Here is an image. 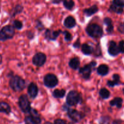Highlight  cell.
<instances>
[{
  "label": "cell",
  "mask_w": 124,
  "mask_h": 124,
  "mask_svg": "<svg viewBox=\"0 0 124 124\" xmlns=\"http://www.w3.org/2000/svg\"><path fill=\"white\" fill-rule=\"evenodd\" d=\"M25 81L19 76H13L11 77L9 81L10 88L15 92H20L25 87Z\"/></svg>",
  "instance_id": "1"
},
{
  "label": "cell",
  "mask_w": 124,
  "mask_h": 124,
  "mask_svg": "<svg viewBox=\"0 0 124 124\" xmlns=\"http://www.w3.org/2000/svg\"><path fill=\"white\" fill-rule=\"evenodd\" d=\"M88 35L93 38H98L103 35V30L99 25L96 24H89L86 28Z\"/></svg>",
  "instance_id": "2"
},
{
  "label": "cell",
  "mask_w": 124,
  "mask_h": 124,
  "mask_svg": "<svg viewBox=\"0 0 124 124\" xmlns=\"http://www.w3.org/2000/svg\"><path fill=\"white\" fill-rule=\"evenodd\" d=\"M15 35V28L10 25L3 27L0 30V41H4L12 39Z\"/></svg>",
  "instance_id": "3"
},
{
  "label": "cell",
  "mask_w": 124,
  "mask_h": 124,
  "mask_svg": "<svg viewBox=\"0 0 124 124\" xmlns=\"http://www.w3.org/2000/svg\"><path fill=\"white\" fill-rule=\"evenodd\" d=\"M82 101L80 93L75 90H72L69 92L66 97V103L68 105L73 106L80 103Z\"/></svg>",
  "instance_id": "4"
},
{
  "label": "cell",
  "mask_w": 124,
  "mask_h": 124,
  "mask_svg": "<svg viewBox=\"0 0 124 124\" xmlns=\"http://www.w3.org/2000/svg\"><path fill=\"white\" fill-rule=\"evenodd\" d=\"M18 105L22 111L24 113H29L31 107H30V103L28 99L27 96L26 94H23L20 96L18 99Z\"/></svg>",
  "instance_id": "5"
},
{
  "label": "cell",
  "mask_w": 124,
  "mask_h": 124,
  "mask_svg": "<svg viewBox=\"0 0 124 124\" xmlns=\"http://www.w3.org/2000/svg\"><path fill=\"white\" fill-rule=\"evenodd\" d=\"M58 83L57 76L53 74H47L44 78V84L48 88H53Z\"/></svg>",
  "instance_id": "6"
},
{
  "label": "cell",
  "mask_w": 124,
  "mask_h": 124,
  "mask_svg": "<svg viewBox=\"0 0 124 124\" xmlns=\"http://www.w3.org/2000/svg\"><path fill=\"white\" fill-rule=\"evenodd\" d=\"M46 61V56L44 53H36L32 58V62L34 65L37 67H41L44 64Z\"/></svg>",
  "instance_id": "7"
},
{
  "label": "cell",
  "mask_w": 124,
  "mask_h": 124,
  "mask_svg": "<svg viewBox=\"0 0 124 124\" xmlns=\"http://www.w3.org/2000/svg\"><path fill=\"white\" fill-rule=\"evenodd\" d=\"M68 115L69 118L75 122H79L84 117L82 113L74 109H69L68 110Z\"/></svg>",
  "instance_id": "8"
},
{
  "label": "cell",
  "mask_w": 124,
  "mask_h": 124,
  "mask_svg": "<svg viewBox=\"0 0 124 124\" xmlns=\"http://www.w3.org/2000/svg\"><path fill=\"white\" fill-rule=\"evenodd\" d=\"M92 67L90 64L85 65L79 70V73L85 79H88L91 76Z\"/></svg>",
  "instance_id": "9"
},
{
  "label": "cell",
  "mask_w": 124,
  "mask_h": 124,
  "mask_svg": "<svg viewBox=\"0 0 124 124\" xmlns=\"http://www.w3.org/2000/svg\"><path fill=\"white\" fill-rule=\"evenodd\" d=\"M27 92L30 98L32 99H35L38 93V88L36 84H35L34 82H31L28 86Z\"/></svg>",
  "instance_id": "10"
},
{
  "label": "cell",
  "mask_w": 124,
  "mask_h": 124,
  "mask_svg": "<svg viewBox=\"0 0 124 124\" xmlns=\"http://www.w3.org/2000/svg\"><path fill=\"white\" fill-rule=\"evenodd\" d=\"M108 51L109 54H110V55L113 56H117L119 53H120L119 50V47H118V46L117 45L116 42H114V41H111L109 42Z\"/></svg>",
  "instance_id": "11"
},
{
  "label": "cell",
  "mask_w": 124,
  "mask_h": 124,
  "mask_svg": "<svg viewBox=\"0 0 124 124\" xmlns=\"http://www.w3.org/2000/svg\"><path fill=\"white\" fill-rule=\"evenodd\" d=\"M61 32L62 31L60 30L53 31V30H51L50 29H47L44 33V36L47 39L52 41V40H55L56 38L59 36Z\"/></svg>",
  "instance_id": "12"
},
{
  "label": "cell",
  "mask_w": 124,
  "mask_h": 124,
  "mask_svg": "<svg viewBox=\"0 0 124 124\" xmlns=\"http://www.w3.org/2000/svg\"><path fill=\"white\" fill-rule=\"evenodd\" d=\"M29 113L30 114L29 116L31 117V119L34 122H36V124H40L41 122V117H40V115L35 109L31 108Z\"/></svg>",
  "instance_id": "13"
},
{
  "label": "cell",
  "mask_w": 124,
  "mask_h": 124,
  "mask_svg": "<svg viewBox=\"0 0 124 124\" xmlns=\"http://www.w3.org/2000/svg\"><path fill=\"white\" fill-rule=\"evenodd\" d=\"M64 25L66 27L69 28V29H71L74 27L76 25V21H75V19L74 17L69 16L66 18V19L64 21Z\"/></svg>",
  "instance_id": "14"
},
{
  "label": "cell",
  "mask_w": 124,
  "mask_h": 124,
  "mask_svg": "<svg viewBox=\"0 0 124 124\" xmlns=\"http://www.w3.org/2000/svg\"><path fill=\"white\" fill-rule=\"evenodd\" d=\"M98 7H97V5L94 4L92 6L90 7L89 8H85L84 10V13L87 16H90L93 15L94 13H96V12H98Z\"/></svg>",
  "instance_id": "15"
},
{
  "label": "cell",
  "mask_w": 124,
  "mask_h": 124,
  "mask_svg": "<svg viewBox=\"0 0 124 124\" xmlns=\"http://www.w3.org/2000/svg\"><path fill=\"white\" fill-rule=\"evenodd\" d=\"M113 81H108L107 85L110 87H114L120 84V76L117 74H114L113 76Z\"/></svg>",
  "instance_id": "16"
},
{
  "label": "cell",
  "mask_w": 124,
  "mask_h": 124,
  "mask_svg": "<svg viewBox=\"0 0 124 124\" xmlns=\"http://www.w3.org/2000/svg\"><path fill=\"white\" fill-rule=\"evenodd\" d=\"M97 71L98 75H101V76H105L108 73L109 67L108 65H105V64H102L97 68Z\"/></svg>",
  "instance_id": "17"
},
{
  "label": "cell",
  "mask_w": 124,
  "mask_h": 124,
  "mask_svg": "<svg viewBox=\"0 0 124 124\" xmlns=\"http://www.w3.org/2000/svg\"><path fill=\"white\" fill-rule=\"evenodd\" d=\"M11 111V108L7 103L0 102V112L6 114H9Z\"/></svg>",
  "instance_id": "18"
},
{
  "label": "cell",
  "mask_w": 124,
  "mask_h": 124,
  "mask_svg": "<svg viewBox=\"0 0 124 124\" xmlns=\"http://www.w3.org/2000/svg\"><path fill=\"white\" fill-rule=\"evenodd\" d=\"M103 22H104V24L106 25L107 32L109 33H111L113 31V29H114L113 21H112L111 19L109 18H105L103 20Z\"/></svg>",
  "instance_id": "19"
},
{
  "label": "cell",
  "mask_w": 124,
  "mask_h": 124,
  "mask_svg": "<svg viewBox=\"0 0 124 124\" xmlns=\"http://www.w3.org/2000/svg\"><path fill=\"white\" fill-rule=\"evenodd\" d=\"M93 48L88 44L85 43L81 46V52H83L84 54L89 55L93 52Z\"/></svg>",
  "instance_id": "20"
},
{
  "label": "cell",
  "mask_w": 124,
  "mask_h": 124,
  "mask_svg": "<svg viewBox=\"0 0 124 124\" xmlns=\"http://www.w3.org/2000/svg\"><path fill=\"white\" fill-rule=\"evenodd\" d=\"M69 65L72 69L77 70L79 69V66H80V59L78 58H72L69 61Z\"/></svg>",
  "instance_id": "21"
},
{
  "label": "cell",
  "mask_w": 124,
  "mask_h": 124,
  "mask_svg": "<svg viewBox=\"0 0 124 124\" xmlns=\"http://www.w3.org/2000/svg\"><path fill=\"white\" fill-rule=\"evenodd\" d=\"M122 99L120 98H119V97H117V98H114V99L111 101L110 102H109V104H110L111 106H115L118 108H120L122 107Z\"/></svg>",
  "instance_id": "22"
},
{
  "label": "cell",
  "mask_w": 124,
  "mask_h": 124,
  "mask_svg": "<svg viewBox=\"0 0 124 124\" xmlns=\"http://www.w3.org/2000/svg\"><path fill=\"white\" fill-rule=\"evenodd\" d=\"M66 94V91L64 89L58 90L56 89L52 93V95L55 98H62Z\"/></svg>",
  "instance_id": "23"
},
{
  "label": "cell",
  "mask_w": 124,
  "mask_h": 124,
  "mask_svg": "<svg viewBox=\"0 0 124 124\" xmlns=\"http://www.w3.org/2000/svg\"><path fill=\"white\" fill-rule=\"evenodd\" d=\"M109 10L111 11V12H115V13H116L120 14V13H122L123 11H124V8H122V7H118V6L112 4V5H111L110 7H109Z\"/></svg>",
  "instance_id": "24"
},
{
  "label": "cell",
  "mask_w": 124,
  "mask_h": 124,
  "mask_svg": "<svg viewBox=\"0 0 124 124\" xmlns=\"http://www.w3.org/2000/svg\"><path fill=\"white\" fill-rule=\"evenodd\" d=\"M99 94L102 99H106L109 98V96H110V93L106 88H102L100 90Z\"/></svg>",
  "instance_id": "25"
},
{
  "label": "cell",
  "mask_w": 124,
  "mask_h": 124,
  "mask_svg": "<svg viewBox=\"0 0 124 124\" xmlns=\"http://www.w3.org/2000/svg\"><path fill=\"white\" fill-rule=\"evenodd\" d=\"M63 2L64 7L68 10L72 9L75 5L74 2L72 0H66V1H63Z\"/></svg>",
  "instance_id": "26"
},
{
  "label": "cell",
  "mask_w": 124,
  "mask_h": 124,
  "mask_svg": "<svg viewBox=\"0 0 124 124\" xmlns=\"http://www.w3.org/2000/svg\"><path fill=\"white\" fill-rule=\"evenodd\" d=\"M23 10V7L21 5L18 4L15 7L14 9L13 10V13L12 14V16H15L16 15L19 14V13H21Z\"/></svg>",
  "instance_id": "27"
},
{
  "label": "cell",
  "mask_w": 124,
  "mask_h": 124,
  "mask_svg": "<svg viewBox=\"0 0 124 124\" xmlns=\"http://www.w3.org/2000/svg\"><path fill=\"white\" fill-rule=\"evenodd\" d=\"M13 27L16 28V29H18V30H20L23 27V24H22L21 22L19 20H15L13 21Z\"/></svg>",
  "instance_id": "28"
},
{
  "label": "cell",
  "mask_w": 124,
  "mask_h": 124,
  "mask_svg": "<svg viewBox=\"0 0 124 124\" xmlns=\"http://www.w3.org/2000/svg\"><path fill=\"white\" fill-rule=\"evenodd\" d=\"M113 4L123 8L124 7V0H115L113 1Z\"/></svg>",
  "instance_id": "29"
},
{
  "label": "cell",
  "mask_w": 124,
  "mask_h": 124,
  "mask_svg": "<svg viewBox=\"0 0 124 124\" xmlns=\"http://www.w3.org/2000/svg\"><path fill=\"white\" fill-rule=\"evenodd\" d=\"M63 34H64V38H65V40L66 41H70L71 40L72 38V36L71 34L69 32V31H63Z\"/></svg>",
  "instance_id": "30"
},
{
  "label": "cell",
  "mask_w": 124,
  "mask_h": 124,
  "mask_svg": "<svg viewBox=\"0 0 124 124\" xmlns=\"http://www.w3.org/2000/svg\"><path fill=\"white\" fill-rule=\"evenodd\" d=\"M118 47H119V50L120 53H124V41L122 40L119 42V45H118Z\"/></svg>",
  "instance_id": "31"
},
{
  "label": "cell",
  "mask_w": 124,
  "mask_h": 124,
  "mask_svg": "<svg viewBox=\"0 0 124 124\" xmlns=\"http://www.w3.org/2000/svg\"><path fill=\"white\" fill-rule=\"evenodd\" d=\"M26 124H37L35 122H34L30 116H26L25 118Z\"/></svg>",
  "instance_id": "32"
},
{
  "label": "cell",
  "mask_w": 124,
  "mask_h": 124,
  "mask_svg": "<svg viewBox=\"0 0 124 124\" xmlns=\"http://www.w3.org/2000/svg\"><path fill=\"white\" fill-rule=\"evenodd\" d=\"M36 27L37 28L38 30H43V29H44L43 25L42 23H41L39 20H36Z\"/></svg>",
  "instance_id": "33"
},
{
  "label": "cell",
  "mask_w": 124,
  "mask_h": 124,
  "mask_svg": "<svg viewBox=\"0 0 124 124\" xmlns=\"http://www.w3.org/2000/svg\"><path fill=\"white\" fill-rule=\"evenodd\" d=\"M109 118L108 117H103L101 119L100 124H109Z\"/></svg>",
  "instance_id": "34"
},
{
  "label": "cell",
  "mask_w": 124,
  "mask_h": 124,
  "mask_svg": "<svg viewBox=\"0 0 124 124\" xmlns=\"http://www.w3.org/2000/svg\"><path fill=\"white\" fill-rule=\"evenodd\" d=\"M53 124H66V122L64 120L61 119H56L54 121V123Z\"/></svg>",
  "instance_id": "35"
},
{
  "label": "cell",
  "mask_w": 124,
  "mask_h": 124,
  "mask_svg": "<svg viewBox=\"0 0 124 124\" xmlns=\"http://www.w3.org/2000/svg\"><path fill=\"white\" fill-rule=\"evenodd\" d=\"M73 46H74V47H75V48H79L80 46V40L79 39H77L76 41H75V42L74 43V44H73Z\"/></svg>",
  "instance_id": "36"
},
{
  "label": "cell",
  "mask_w": 124,
  "mask_h": 124,
  "mask_svg": "<svg viewBox=\"0 0 124 124\" xmlns=\"http://www.w3.org/2000/svg\"><path fill=\"white\" fill-rule=\"evenodd\" d=\"M119 30L120 32L124 33V25H120L119 27Z\"/></svg>",
  "instance_id": "37"
},
{
  "label": "cell",
  "mask_w": 124,
  "mask_h": 124,
  "mask_svg": "<svg viewBox=\"0 0 124 124\" xmlns=\"http://www.w3.org/2000/svg\"><path fill=\"white\" fill-rule=\"evenodd\" d=\"M122 124V121L121 120H115V121H113V124Z\"/></svg>",
  "instance_id": "38"
},
{
  "label": "cell",
  "mask_w": 124,
  "mask_h": 124,
  "mask_svg": "<svg viewBox=\"0 0 124 124\" xmlns=\"http://www.w3.org/2000/svg\"><path fill=\"white\" fill-rule=\"evenodd\" d=\"M60 2H61V1H52V2H53V4H59Z\"/></svg>",
  "instance_id": "39"
},
{
  "label": "cell",
  "mask_w": 124,
  "mask_h": 124,
  "mask_svg": "<svg viewBox=\"0 0 124 124\" xmlns=\"http://www.w3.org/2000/svg\"><path fill=\"white\" fill-rule=\"evenodd\" d=\"M2 63V56H1V55L0 54V64Z\"/></svg>",
  "instance_id": "40"
},
{
  "label": "cell",
  "mask_w": 124,
  "mask_h": 124,
  "mask_svg": "<svg viewBox=\"0 0 124 124\" xmlns=\"http://www.w3.org/2000/svg\"><path fill=\"white\" fill-rule=\"evenodd\" d=\"M44 124H52L51 123V122H46Z\"/></svg>",
  "instance_id": "41"
},
{
  "label": "cell",
  "mask_w": 124,
  "mask_h": 124,
  "mask_svg": "<svg viewBox=\"0 0 124 124\" xmlns=\"http://www.w3.org/2000/svg\"><path fill=\"white\" fill-rule=\"evenodd\" d=\"M123 92H124V89H123Z\"/></svg>",
  "instance_id": "42"
},
{
  "label": "cell",
  "mask_w": 124,
  "mask_h": 124,
  "mask_svg": "<svg viewBox=\"0 0 124 124\" xmlns=\"http://www.w3.org/2000/svg\"><path fill=\"white\" fill-rule=\"evenodd\" d=\"M69 124H72V123H69Z\"/></svg>",
  "instance_id": "43"
}]
</instances>
